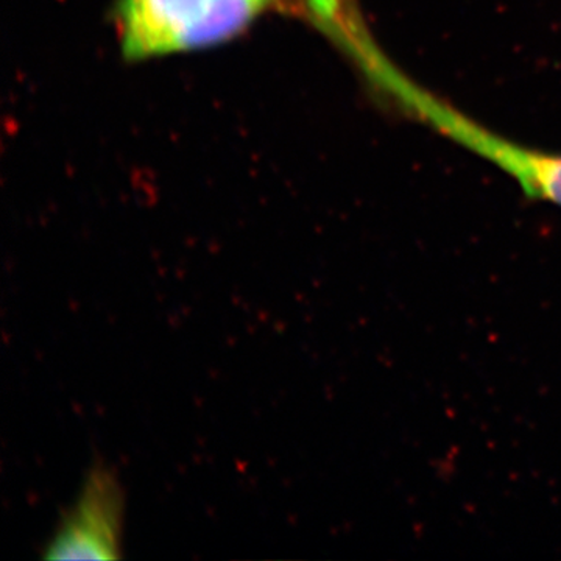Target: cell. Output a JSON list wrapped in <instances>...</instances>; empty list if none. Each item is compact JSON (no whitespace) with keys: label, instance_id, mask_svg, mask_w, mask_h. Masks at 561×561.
Here are the masks:
<instances>
[{"label":"cell","instance_id":"cell-2","mask_svg":"<svg viewBox=\"0 0 561 561\" xmlns=\"http://www.w3.org/2000/svg\"><path fill=\"white\" fill-rule=\"evenodd\" d=\"M125 496L119 479L105 463H94L72 505L62 513L44 548L47 560L121 559Z\"/></svg>","mask_w":561,"mask_h":561},{"label":"cell","instance_id":"cell-1","mask_svg":"<svg viewBox=\"0 0 561 561\" xmlns=\"http://www.w3.org/2000/svg\"><path fill=\"white\" fill-rule=\"evenodd\" d=\"M289 0H117L122 50L130 60L205 50L241 35Z\"/></svg>","mask_w":561,"mask_h":561},{"label":"cell","instance_id":"cell-3","mask_svg":"<svg viewBox=\"0 0 561 561\" xmlns=\"http://www.w3.org/2000/svg\"><path fill=\"white\" fill-rule=\"evenodd\" d=\"M294 10L308 14L341 50L367 31L354 0H294Z\"/></svg>","mask_w":561,"mask_h":561}]
</instances>
